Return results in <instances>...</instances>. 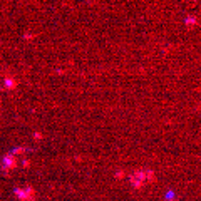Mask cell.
<instances>
[{
	"mask_svg": "<svg viewBox=\"0 0 201 201\" xmlns=\"http://www.w3.org/2000/svg\"><path fill=\"white\" fill-rule=\"evenodd\" d=\"M131 183H133L134 188H141L144 183V171H136L131 176Z\"/></svg>",
	"mask_w": 201,
	"mask_h": 201,
	"instance_id": "obj_1",
	"label": "cell"
},
{
	"mask_svg": "<svg viewBox=\"0 0 201 201\" xmlns=\"http://www.w3.org/2000/svg\"><path fill=\"white\" fill-rule=\"evenodd\" d=\"M3 164H5V166H9V169L17 168V161H15V158H14L12 154H7V156L3 158Z\"/></svg>",
	"mask_w": 201,
	"mask_h": 201,
	"instance_id": "obj_2",
	"label": "cell"
},
{
	"mask_svg": "<svg viewBox=\"0 0 201 201\" xmlns=\"http://www.w3.org/2000/svg\"><path fill=\"white\" fill-rule=\"evenodd\" d=\"M3 84H5V87H7V89H15V87H17V82H15L12 77H7V79L3 81Z\"/></svg>",
	"mask_w": 201,
	"mask_h": 201,
	"instance_id": "obj_3",
	"label": "cell"
},
{
	"mask_svg": "<svg viewBox=\"0 0 201 201\" xmlns=\"http://www.w3.org/2000/svg\"><path fill=\"white\" fill-rule=\"evenodd\" d=\"M14 191H15V194H17V198H19V200L29 201V200H27V196H25V191H24V189H20V188H15Z\"/></svg>",
	"mask_w": 201,
	"mask_h": 201,
	"instance_id": "obj_4",
	"label": "cell"
},
{
	"mask_svg": "<svg viewBox=\"0 0 201 201\" xmlns=\"http://www.w3.org/2000/svg\"><path fill=\"white\" fill-rule=\"evenodd\" d=\"M144 178H148L149 181L153 183V179H156V174H154L153 171H148V173H146V174H144Z\"/></svg>",
	"mask_w": 201,
	"mask_h": 201,
	"instance_id": "obj_5",
	"label": "cell"
},
{
	"mask_svg": "<svg viewBox=\"0 0 201 201\" xmlns=\"http://www.w3.org/2000/svg\"><path fill=\"white\" fill-rule=\"evenodd\" d=\"M186 24H188V25H193V24L196 25V19H194V17H191V15H189V17L186 19Z\"/></svg>",
	"mask_w": 201,
	"mask_h": 201,
	"instance_id": "obj_6",
	"label": "cell"
},
{
	"mask_svg": "<svg viewBox=\"0 0 201 201\" xmlns=\"http://www.w3.org/2000/svg\"><path fill=\"white\" fill-rule=\"evenodd\" d=\"M24 151H25V148H15V149H14V151H12V156H14V154H19V153H24Z\"/></svg>",
	"mask_w": 201,
	"mask_h": 201,
	"instance_id": "obj_7",
	"label": "cell"
},
{
	"mask_svg": "<svg viewBox=\"0 0 201 201\" xmlns=\"http://www.w3.org/2000/svg\"><path fill=\"white\" fill-rule=\"evenodd\" d=\"M173 198H174V193H173V191H168V193H166V200L171 201Z\"/></svg>",
	"mask_w": 201,
	"mask_h": 201,
	"instance_id": "obj_8",
	"label": "cell"
},
{
	"mask_svg": "<svg viewBox=\"0 0 201 201\" xmlns=\"http://www.w3.org/2000/svg\"><path fill=\"white\" fill-rule=\"evenodd\" d=\"M22 166H24V168H29V166H30V161H29V159H24Z\"/></svg>",
	"mask_w": 201,
	"mask_h": 201,
	"instance_id": "obj_9",
	"label": "cell"
},
{
	"mask_svg": "<svg viewBox=\"0 0 201 201\" xmlns=\"http://www.w3.org/2000/svg\"><path fill=\"white\" fill-rule=\"evenodd\" d=\"M34 137H35V139H42V134H40V133H34Z\"/></svg>",
	"mask_w": 201,
	"mask_h": 201,
	"instance_id": "obj_10",
	"label": "cell"
}]
</instances>
